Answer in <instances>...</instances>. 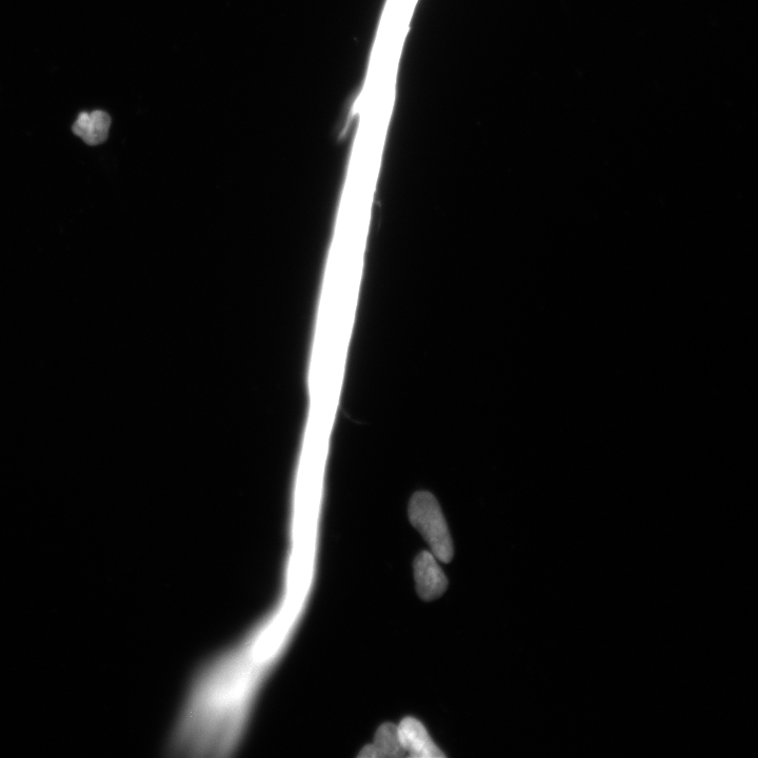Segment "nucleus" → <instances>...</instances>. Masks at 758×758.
<instances>
[{
  "label": "nucleus",
  "mask_w": 758,
  "mask_h": 758,
  "mask_svg": "<svg viewBox=\"0 0 758 758\" xmlns=\"http://www.w3.org/2000/svg\"><path fill=\"white\" fill-rule=\"evenodd\" d=\"M401 56L372 50L365 85L357 102L358 129L346 186V201L373 206L393 112Z\"/></svg>",
  "instance_id": "1"
},
{
  "label": "nucleus",
  "mask_w": 758,
  "mask_h": 758,
  "mask_svg": "<svg viewBox=\"0 0 758 758\" xmlns=\"http://www.w3.org/2000/svg\"><path fill=\"white\" fill-rule=\"evenodd\" d=\"M412 526L420 532L430 546L432 554L443 563H450L453 554L452 538L436 498L429 492L415 493L409 503Z\"/></svg>",
  "instance_id": "2"
},
{
  "label": "nucleus",
  "mask_w": 758,
  "mask_h": 758,
  "mask_svg": "<svg viewBox=\"0 0 758 758\" xmlns=\"http://www.w3.org/2000/svg\"><path fill=\"white\" fill-rule=\"evenodd\" d=\"M414 576L418 595L422 600L430 602L442 596L448 587L447 577L436 557L424 551L415 558Z\"/></svg>",
  "instance_id": "3"
},
{
  "label": "nucleus",
  "mask_w": 758,
  "mask_h": 758,
  "mask_svg": "<svg viewBox=\"0 0 758 758\" xmlns=\"http://www.w3.org/2000/svg\"><path fill=\"white\" fill-rule=\"evenodd\" d=\"M398 727L407 756L413 758H441L445 754L438 748L421 722L406 717Z\"/></svg>",
  "instance_id": "4"
},
{
  "label": "nucleus",
  "mask_w": 758,
  "mask_h": 758,
  "mask_svg": "<svg viewBox=\"0 0 758 758\" xmlns=\"http://www.w3.org/2000/svg\"><path fill=\"white\" fill-rule=\"evenodd\" d=\"M406 756L398 727L391 723L379 727L375 733L374 742L365 746L358 754L359 758H401Z\"/></svg>",
  "instance_id": "5"
},
{
  "label": "nucleus",
  "mask_w": 758,
  "mask_h": 758,
  "mask_svg": "<svg viewBox=\"0 0 758 758\" xmlns=\"http://www.w3.org/2000/svg\"><path fill=\"white\" fill-rule=\"evenodd\" d=\"M110 126V115L105 111L96 110L91 113L82 112L79 114L72 130L87 145L97 146L107 141Z\"/></svg>",
  "instance_id": "6"
}]
</instances>
